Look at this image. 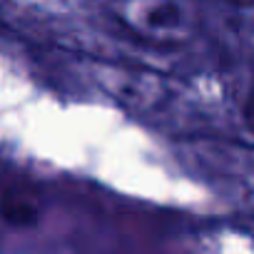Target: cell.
<instances>
[{"mask_svg": "<svg viewBox=\"0 0 254 254\" xmlns=\"http://www.w3.org/2000/svg\"><path fill=\"white\" fill-rule=\"evenodd\" d=\"M0 212H3V217L10 224H15V227H30V224L38 222V214H40L35 202H30L25 197H18L13 192H8L3 197V202H0Z\"/></svg>", "mask_w": 254, "mask_h": 254, "instance_id": "cell-1", "label": "cell"}, {"mask_svg": "<svg viewBox=\"0 0 254 254\" xmlns=\"http://www.w3.org/2000/svg\"><path fill=\"white\" fill-rule=\"evenodd\" d=\"M244 122H247L249 130L254 132V87H252V92H249V97L244 102Z\"/></svg>", "mask_w": 254, "mask_h": 254, "instance_id": "cell-3", "label": "cell"}, {"mask_svg": "<svg viewBox=\"0 0 254 254\" xmlns=\"http://www.w3.org/2000/svg\"><path fill=\"white\" fill-rule=\"evenodd\" d=\"M177 20H180V13L172 5H162V8L150 13V25H155V28H170Z\"/></svg>", "mask_w": 254, "mask_h": 254, "instance_id": "cell-2", "label": "cell"}]
</instances>
